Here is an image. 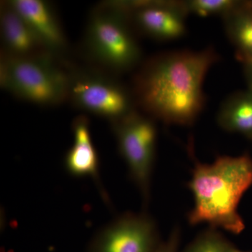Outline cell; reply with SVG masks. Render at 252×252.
<instances>
[{"instance_id":"ba28073f","label":"cell","mask_w":252,"mask_h":252,"mask_svg":"<svg viewBox=\"0 0 252 252\" xmlns=\"http://www.w3.org/2000/svg\"><path fill=\"white\" fill-rule=\"evenodd\" d=\"M127 13L131 24L141 32L160 41L180 39L187 33L180 1H116Z\"/></svg>"},{"instance_id":"e0dca14e","label":"cell","mask_w":252,"mask_h":252,"mask_svg":"<svg viewBox=\"0 0 252 252\" xmlns=\"http://www.w3.org/2000/svg\"><path fill=\"white\" fill-rule=\"evenodd\" d=\"M243 66L244 74L248 84V89H252V56L239 59Z\"/></svg>"},{"instance_id":"5b68a950","label":"cell","mask_w":252,"mask_h":252,"mask_svg":"<svg viewBox=\"0 0 252 252\" xmlns=\"http://www.w3.org/2000/svg\"><path fill=\"white\" fill-rule=\"evenodd\" d=\"M75 108L117 122L137 112L132 91L104 72L94 69L68 71L67 99Z\"/></svg>"},{"instance_id":"30bf717a","label":"cell","mask_w":252,"mask_h":252,"mask_svg":"<svg viewBox=\"0 0 252 252\" xmlns=\"http://www.w3.org/2000/svg\"><path fill=\"white\" fill-rule=\"evenodd\" d=\"M74 142L64 157V167L75 177H91L98 187L104 202L109 203L108 194L102 187L99 176V161L91 138L90 124L86 116L76 117L72 124Z\"/></svg>"},{"instance_id":"3957f363","label":"cell","mask_w":252,"mask_h":252,"mask_svg":"<svg viewBox=\"0 0 252 252\" xmlns=\"http://www.w3.org/2000/svg\"><path fill=\"white\" fill-rule=\"evenodd\" d=\"M127 13L116 1H104L88 18L84 46L94 62L110 72L123 73L140 64L142 51Z\"/></svg>"},{"instance_id":"ac0fdd59","label":"cell","mask_w":252,"mask_h":252,"mask_svg":"<svg viewBox=\"0 0 252 252\" xmlns=\"http://www.w3.org/2000/svg\"><path fill=\"white\" fill-rule=\"evenodd\" d=\"M250 6H251V7L252 8V1H250Z\"/></svg>"},{"instance_id":"8992f818","label":"cell","mask_w":252,"mask_h":252,"mask_svg":"<svg viewBox=\"0 0 252 252\" xmlns=\"http://www.w3.org/2000/svg\"><path fill=\"white\" fill-rule=\"evenodd\" d=\"M119 153L146 203L150 196L155 161L157 129L154 120L138 112L112 123Z\"/></svg>"},{"instance_id":"d6986e66","label":"cell","mask_w":252,"mask_h":252,"mask_svg":"<svg viewBox=\"0 0 252 252\" xmlns=\"http://www.w3.org/2000/svg\"><path fill=\"white\" fill-rule=\"evenodd\" d=\"M237 252H242V251H240V250H238V251H237Z\"/></svg>"},{"instance_id":"277c9868","label":"cell","mask_w":252,"mask_h":252,"mask_svg":"<svg viewBox=\"0 0 252 252\" xmlns=\"http://www.w3.org/2000/svg\"><path fill=\"white\" fill-rule=\"evenodd\" d=\"M41 51L23 57L1 52L0 86L15 97L37 105L54 107L67 99L68 71Z\"/></svg>"},{"instance_id":"52a82bcc","label":"cell","mask_w":252,"mask_h":252,"mask_svg":"<svg viewBox=\"0 0 252 252\" xmlns=\"http://www.w3.org/2000/svg\"><path fill=\"white\" fill-rule=\"evenodd\" d=\"M161 242L147 214L125 213L99 230L88 252H156Z\"/></svg>"},{"instance_id":"8fae6325","label":"cell","mask_w":252,"mask_h":252,"mask_svg":"<svg viewBox=\"0 0 252 252\" xmlns=\"http://www.w3.org/2000/svg\"><path fill=\"white\" fill-rule=\"evenodd\" d=\"M0 30L3 44L1 52L4 54L23 57L44 51L27 23L9 1L1 3Z\"/></svg>"},{"instance_id":"9a60e30c","label":"cell","mask_w":252,"mask_h":252,"mask_svg":"<svg viewBox=\"0 0 252 252\" xmlns=\"http://www.w3.org/2000/svg\"><path fill=\"white\" fill-rule=\"evenodd\" d=\"M234 245L215 228L199 234L182 252H237Z\"/></svg>"},{"instance_id":"9c48e42d","label":"cell","mask_w":252,"mask_h":252,"mask_svg":"<svg viewBox=\"0 0 252 252\" xmlns=\"http://www.w3.org/2000/svg\"><path fill=\"white\" fill-rule=\"evenodd\" d=\"M9 2L27 23L44 51L55 57L65 52L67 37L51 3L44 0H9Z\"/></svg>"},{"instance_id":"7c38bea8","label":"cell","mask_w":252,"mask_h":252,"mask_svg":"<svg viewBox=\"0 0 252 252\" xmlns=\"http://www.w3.org/2000/svg\"><path fill=\"white\" fill-rule=\"evenodd\" d=\"M217 122L223 130L252 140V89L228 96L220 104Z\"/></svg>"},{"instance_id":"4fadbf2b","label":"cell","mask_w":252,"mask_h":252,"mask_svg":"<svg viewBox=\"0 0 252 252\" xmlns=\"http://www.w3.org/2000/svg\"><path fill=\"white\" fill-rule=\"evenodd\" d=\"M225 32L234 46L237 59L252 56V8L250 1L222 18Z\"/></svg>"},{"instance_id":"2e32d148","label":"cell","mask_w":252,"mask_h":252,"mask_svg":"<svg viewBox=\"0 0 252 252\" xmlns=\"http://www.w3.org/2000/svg\"><path fill=\"white\" fill-rule=\"evenodd\" d=\"M180 233L179 228L172 230L171 234L165 242H161L156 252H180Z\"/></svg>"},{"instance_id":"6da1fadb","label":"cell","mask_w":252,"mask_h":252,"mask_svg":"<svg viewBox=\"0 0 252 252\" xmlns=\"http://www.w3.org/2000/svg\"><path fill=\"white\" fill-rule=\"evenodd\" d=\"M220 58L213 48L156 55L133 79L136 105L148 117L167 124L192 125L205 104V77Z\"/></svg>"},{"instance_id":"5bb4252c","label":"cell","mask_w":252,"mask_h":252,"mask_svg":"<svg viewBox=\"0 0 252 252\" xmlns=\"http://www.w3.org/2000/svg\"><path fill=\"white\" fill-rule=\"evenodd\" d=\"M186 14L201 17L219 16L224 17L241 6L244 1L237 0H187L180 1Z\"/></svg>"},{"instance_id":"7a4b0ae2","label":"cell","mask_w":252,"mask_h":252,"mask_svg":"<svg viewBox=\"0 0 252 252\" xmlns=\"http://www.w3.org/2000/svg\"><path fill=\"white\" fill-rule=\"evenodd\" d=\"M188 186L194 200L188 216L190 224L207 223L235 235L243 231L245 225L238 205L252 186V158L249 154L220 156L211 164L195 162Z\"/></svg>"}]
</instances>
